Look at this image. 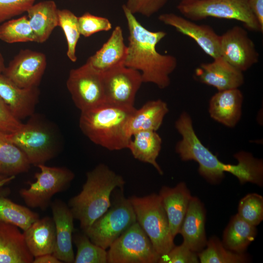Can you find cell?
I'll return each mask as SVG.
<instances>
[{
	"instance_id": "6da1fadb",
	"label": "cell",
	"mask_w": 263,
	"mask_h": 263,
	"mask_svg": "<svg viewBox=\"0 0 263 263\" xmlns=\"http://www.w3.org/2000/svg\"><path fill=\"white\" fill-rule=\"evenodd\" d=\"M181 139L175 146L176 152L184 161L193 160L198 165L199 174L212 184L220 183L227 172L235 176L241 184L247 182L262 187L263 185V160L250 152L240 151L234 155L236 165L221 162L201 142L196 135L190 115L183 112L175 123Z\"/></svg>"
},
{
	"instance_id": "7a4b0ae2",
	"label": "cell",
	"mask_w": 263,
	"mask_h": 263,
	"mask_svg": "<svg viewBox=\"0 0 263 263\" xmlns=\"http://www.w3.org/2000/svg\"><path fill=\"white\" fill-rule=\"evenodd\" d=\"M122 9L129 32L124 66L140 72L143 82L152 83L162 89L168 87L170 83V75L175 70L177 60L174 56L161 54L156 50L157 44L167 33L149 30L125 4Z\"/></svg>"
},
{
	"instance_id": "3957f363",
	"label": "cell",
	"mask_w": 263,
	"mask_h": 263,
	"mask_svg": "<svg viewBox=\"0 0 263 263\" xmlns=\"http://www.w3.org/2000/svg\"><path fill=\"white\" fill-rule=\"evenodd\" d=\"M125 183L121 175L103 164L87 173L82 190L68 204L83 231L110 208L112 192L117 188H122Z\"/></svg>"
},
{
	"instance_id": "277c9868",
	"label": "cell",
	"mask_w": 263,
	"mask_h": 263,
	"mask_svg": "<svg viewBox=\"0 0 263 263\" xmlns=\"http://www.w3.org/2000/svg\"><path fill=\"white\" fill-rule=\"evenodd\" d=\"M135 110L105 103L81 112L79 127L93 143L110 150L127 149L129 120Z\"/></svg>"
},
{
	"instance_id": "5b68a950",
	"label": "cell",
	"mask_w": 263,
	"mask_h": 263,
	"mask_svg": "<svg viewBox=\"0 0 263 263\" xmlns=\"http://www.w3.org/2000/svg\"><path fill=\"white\" fill-rule=\"evenodd\" d=\"M9 139L25 154L31 165L37 166L54 158L60 149L59 136L53 125L41 115L33 114Z\"/></svg>"
},
{
	"instance_id": "8992f818",
	"label": "cell",
	"mask_w": 263,
	"mask_h": 263,
	"mask_svg": "<svg viewBox=\"0 0 263 263\" xmlns=\"http://www.w3.org/2000/svg\"><path fill=\"white\" fill-rule=\"evenodd\" d=\"M136 222L147 235L157 253H167L174 246L168 217L159 194L129 198Z\"/></svg>"
},
{
	"instance_id": "52a82bcc",
	"label": "cell",
	"mask_w": 263,
	"mask_h": 263,
	"mask_svg": "<svg viewBox=\"0 0 263 263\" xmlns=\"http://www.w3.org/2000/svg\"><path fill=\"white\" fill-rule=\"evenodd\" d=\"M179 11L191 20L212 17L233 19L244 23L249 29L263 32L251 11L248 0H198L180 1Z\"/></svg>"
},
{
	"instance_id": "ba28073f",
	"label": "cell",
	"mask_w": 263,
	"mask_h": 263,
	"mask_svg": "<svg viewBox=\"0 0 263 263\" xmlns=\"http://www.w3.org/2000/svg\"><path fill=\"white\" fill-rule=\"evenodd\" d=\"M136 222L129 199L119 194L110 208L83 232L93 243L107 249Z\"/></svg>"
},
{
	"instance_id": "9c48e42d",
	"label": "cell",
	"mask_w": 263,
	"mask_h": 263,
	"mask_svg": "<svg viewBox=\"0 0 263 263\" xmlns=\"http://www.w3.org/2000/svg\"><path fill=\"white\" fill-rule=\"evenodd\" d=\"M39 172L35 174L36 181L29 182L28 188H22L19 195L29 207L45 210L56 193L65 190L75 177L72 171L63 167L37 166Z\"/></svg>"
},
{
	"instance_id": "30bf717a",
	"label": "cell",
	"mask_w": 263,
	"mask_h": 263,
	"mask_svg": "<svg viewBox=\"0 0 263 263\" xmlns=\"http://www.w3.org/2000/svg\"><path fill=\"white\" fill-rule=\"evenodd\" d=\"M108 263H156L160 255L136 222L108 248Z\"/></svg>"
},
{
	"instance_id": "8fae6325",
	"label": "cell",
	"mask_w": 263,
	"mask_h": 263,
	"mask_svg": "<svg viewBox=\"0 0 263 263\" xmlns=\"http://www.w3.org/2000/svg\"><path fill=\"white\" fill-rule=\"evenodd\" d=\"M66 86L75 105L81 112L106 103L102 75L87 62L70 70Z\"/></svg>"
},
{
	"instance_id": "7c38bea8",
	"label": "cell",
	"mask_w": 263,
	"mask_h": 263,
	"mask_svg": "<svg viewBox=\"0 0 263 263\" xmlns=\"http://www.w3.org/2000/svg\"><path fill=\"white\" fill-rule=\"evenodd\" d=\"M102 75L106 103L134 107L136 94L143 82L140 72L122 66Z\"/></svg>"
},
{
	"instance_id": "4fadbf2b",
	"label": "cell",
	"mask_w": 263,
	"mask_h": 263,
	"mask_svg": "<svg viewBox=\"0 0 263 263\" xmlns=\"http://www.w3.org/2000/svg\"><path fill=\"white\" fill-rule=\"evenodd\" d=\"M220 56L243 72L259 61L255 44L243 28L235 26L220 36Z\"/></svg>"
},
{
	"instance_id": "5bb4252c",
	"label": "cell",
	"mask_w": 263,
	"mask_h": 263,
	"mask_svg": "<svg viewBox=\"0 0 263 263\" xmlns=\"http://www.w3.org/2000/svg\"><path fill=\"white\" fill-rule=\"evenodd\" d=\"M46 66V56L42 52L21 49L2 74L20 88L38 87Z\"/></svg>"
},
{
	"instance_id": "9a60e30c",
	"label": "cell",
	"mask_w": 263,
	"mask_h": 263,
	"mask_svg": "<svg viewBox=\"0 0 263 263\" xmlns=\"http://www.w3.org/2000/svg\"><path fill=\"white\" fill-rule=\"evenodd\" d=\"M158 19L193 39L201 49L213 59L220 56V36L210 26L197 24L184 17L172 13L161 14Z\"/></svg>"
},
{
	"instance_id": "2e32d148",
	"label": "cell",
	"mask_w": 263,
	"mask_h": 263,
	"mask_svg": "<svg viewBox=\"0 0 263 263\" xmlns=\"http://www.w3.org/2000/svg\"><path fill=\"white\" fill-rule=\"evenodd\" d=\"M54 222L56 243L53 254L62 263H73L75 255L73 248L74 217L68 205L56 199L50 206Z\"/></svg>"
},
{
	"instance_id": "e0dca14e",
	"label": "cell",
	"mask_w": 263,
	"mask_h": 263,
	"mask_svg": "<svg viewBox=\"0 0 263 263\" xmlns=\"http://www.w3.org/2000/svg\"><path fill=\"white\" fill-rule=\"evenodd\" d=\"M196 79L215 87L218 91L239 88L244 83L242 72L226 61L222 56L210 63H202L194 72Z\"/></svg>"
},
{
	"instance_id": "ac0fdd59",
	"label": "cell",
	"mask_w": 263,
	"mask_h": 263,
	"mask_svg": "<svg viewBox=\"0 0 263 263\" xmlns=\"http://www.w3.org/2000/svg\"><path fill=\"white\" fill-rule=\"evenodd\" d=\"M39 95L38 87L20 88L0 73V97L19 120L34 114Z\"/></svg>"
},
{
	"instance_id": "d6986e66",
	"label": "cell",
	"mask_w": 263,
	"mask_h": 263,
	"mask_svg": "<svg viewBox=\"0 0 263 263\" xmlns=\"http://www.w3.org/2000/svg\"><path fill=\"white\" fill-rule=\"evenodd\" d=\"M206 214L203 203L198 197L192 196L179 234L183 237V243L197 253L204 249L207 241Z\"/></svg>"
},
{
	"instance_id": "ffe728a7",
	"label": "cell",
	"mask_w": 263,
	"mask_h": 263,
	"mask_svg": "<svg viewBox=\"0 0 263 263\" xmlns=\"http://www.w3.org/2000/svg\"><path fill=\"white\" fill-rule=\"evenodd\" d=\"M243 99L239 88L218 91L209 102L210 116L225 126L234 127L242 116Z\"/></svg>"
},
{
	"instance_id": "44dd1931",
	"label": "cell",
	"mask_w": 263,
	"mask_h": 263,
	"mask_svg": "<svg viewBox=\"0 0 263 263\" xmlns=\"http://www.w3.org/2000/svg\"><path fill=\"white\" fill-rule=\"evenodd\" d=\"M158 194L168 217L171 233L174 238L179 234L192 196L183 182L174 187L163 186Z\"/></svg>"
},
{
	"instance_id": "7402d4cb",
	"label": "cell",
	"mask_w": 263,
	"mask_h": 263,
	"mask_svg": "<svg viewBox=\"0 0 263 263\" xmlns=\"http://www.w3.org/2000/svg\"><path fill=\"white\" fill-rule=\"evenodd\" d=\"M128 51L124 42L123 31L119 26L113 31L108 40L87 61L101 74L124 66Z\"/></svg>"
},
{
	"instance_id": "603a6c76",
	"label": "cell",
	"mask_w": 263,
	"mask_h": 263,
	"mask_svg": "<svg viewBox=\"0 0 263 263\" xmlns=\"http://www.w3.org/2000/svg\"><path fill=\"white\" fill-rule=\"evenodd\" d=\"M34 259L19 228L0 221V263H32Z\"/></svg>"
},
{
	"instance_id": "cb8c5ba5",
	"label": "cell",
	"mask_w": 263,
	"mask_h": 263,
	"mask_svg": "<svg viewBox=\"0 0 263 263\" xmlns=\"http://www.w3.org/2000/svg\"><path fill=\"white\" fill-rule=\"evenodd\" d=\"M26 244L35 258L53 254L56 243V229L52 218H39L23 232Z\"/></svg>"
},
{
	"instance_id": "d4e9b609",
	"label": "cell",
	"mask_w": 263,
	"mask_h": 263,
	"mask_svg": "<svg viewBox=\"0 0 263 263\" xmlns=\"http://www.w3.org/2000/svg\"><path fill=\"white\" fill-rule=\"evenodd\" d=\"M58 10L52 0L34 3L27 10V16L34 35V42H45L58 26Z\"/></svg>"
},
{
	"instance_id": "484cf974",
	"label": "cell",
	"mask_w": 263,
	"mask_h": 263,
	"mask_svg": "<svg viewBox=\"0 0 263 263\" xmlns=\"http://www.w3.org/2000/svg\"><path fill=\"white\" fill-rule=\"evenodd\" d=\"M169 112L167 104L161 99L146 102L139 109L134 110L127 126L129 136L143 131H157Z\"/></svg>"
},
{
	"instance_id": "4316f807",
	"label": "cell",
	"mask_w": 263,
	"mask_h": 263,
	"mask_svg": "<svg viewBox=\"0 0 263 263\" xmlns=\"http://www.w3.org/2000/svg\"><path fill=\"white\" fill-rule=\"evenodd\" d=\"M162 139L156 131H143L134 133L127 149L134 158L151 165L160 175L163 171L157 162L161 149Z\"/></svg>"
},
{
	"instance_id": "83f0119b",
	"label": "cell",
	"mask_w": 263,
	"mask_h": 263,
	"mask_svg": "<svg viewBox=\"0 0 263 263\" xmlns=\"http://www.w3.org/2000/svg\"><path fill=\"white\" fill-rule=\"evenodd\" d=\"M256 226L244 220L237 213L233 216L225 228L222 243L227 249L244 253L257 235Z\"/></svg>"
},
{
	"instance_id": "f1b7e54d",
	"label": "cell",
	"mask_w": 263,
	"mask_h": 263,
	"mask_svg": "<svg viewBox=\"0 0 263 263\" xmlns=\"http://www.w3.org/2000/svg\"><path fill=\"white\" fill-rule=\"evenodd\" d=\"M31 164L22 151L0 132V174L15 176L29 170Z\"/></svg>"
},
{
	"instance_id": "f546056e",
	"label": "cell",
	"mask_w": 263,
	"mask_h": 263,
	"mask_svg": "<svg viewBox=\"0 0 263 263\" xmlns=\"http://www.w3.org/2000/svg\"><path fill=\"white\" fill-rule=\"evenodd\" d=\"M206 246L205 249L197 253L201 263H244L250 261L245 253H237L226 248L216 236L210 237Z\"/></svg>"
},
{
	"instance_id": "4dcf8cb0",
	"label": "cell",
	"mask_w": 263,
	"mask_h": 263,
	"mask_svg": "<svg viewBox=\"0 0 263 263\" xmlns=\"http://www.w3.org/2000/svg\"><path fill=\"white\" fill-rule=\"evenodd\" d=\"M39 216L28 207L17 204L4 196H0V221L14 225L23 231Z\"/></svg>"
},
{
	"instance_id": "1f68e13d",
	"label": "cell",
	"mask_w": 263,
	"mask_h": 263,
	"mask_svg": "<svg viewBox=\"0 0 263 263\" xmlns=\"http://www.w3.org/2000/svg\"><path fill=\"white\" fill-rule=\"evenodd\" d=\"M0 39L7 43L34 42V35L27 15L1 23Z\"/></svg>"
},
{
	"instance_id": "d6a6232c",
	"label": "cell",
	"mask_w": 263,
	"mask_h": 263,
	"mask_svg": "<svg viewBox=\"0 0 263 263\" xmlns=\"http://www.w3.org/2000/svg\"><path fill=\"white\" fill-rule=\"evenodd\" d=\"M73 242L77 248L74 263H108L106 249L93 243L84 232L75 234Z\"/></svg>"
},
{
	"instance_id": "836d02e7",
	"label": "cell",
	"mask_w": 263,
	"mask_h": 263,
	"mask_svg": "<svg viewBox=\"0 0 263 263\" xmlns=\"http://www.w3.org/2000/svg\"><path fill=\"white\" fill-rule=\"evenodd\" d=\"M58 26L63 30L65 36L67 51V56L72 62L77 61L76 48L80 36L78 17L67 9L58 10Z\"/></svg>"
},
{
	"instance_id": "e575fe53",
	"label": "cell",
	"mask_w": 263,
	"mask_h": 263,
	"mask_svg": "<svg viewBox=\"0 0 263 263\" xmlns=\"http://www.w3.org/2000/svg\"><path fill=\"white\" fill-rule=\"evenodd\" d=\"M238 215L255 226L263 220V197L256 193H248L242 198L238 207Z\"/></svg>"
},
{
	"instance_id": "d590c367",
	"label": "cell",
	"mask_w": 263,
	"mask_h": 263,
	"mask_svg": "<svg viewBox=\"0 0 263 263\" xmlns=\"http://www.w3.org/2000/svg\"><path fill=\"white\" fill-rule=\"evenodd\" d=\"M78 23L80 35L85 38L99 32L108 31L112 28V24L108 19L89 12L78 17Z\"/></svg>"
},
{
	"instance_id": "8d00e7d4",
	"label": "cell",
	"mask_w": 263,
	"mask_h": 263,
	"mask_svg": "<svg viewBox=\"0 0 263 263\" xmlns=\"http://www.w3.org/2000/svg\"><path fill=\"white\" fill-rule=\"evenodd\" d=\"M159 263H200L197 253L190 250L183 243L174 246L167 253L161 255Z\"/></svg>"
},
{
	"instance_id": "74e56055",
	"label": "cell",
	"mask_w": 263,
	"mask_h": 263,
	"mask_svg": "<svg viewBox=\"0 0 263 263\" xmlns=\"http://www.w3.org/2000/svg\"><path fill=\"white\" fill-rule=\"evenodd\" d=\"M36 0H0V23L26 13Z\"/></svg>"
},
{
	"instance_id": "f35d334b",
	"label": "cell",
	"mask_w": 263,
	"mask_h": 263,
	"mask_svg": "<svg viewBox=\"0 0 263 263\" xmlns=\"http://www.w3.org/2000/svg\"><path fill=\"white\" fill-rule=\"evenodd\" d=\"M168 0H127L124 4L133 14H140L150 17L158 12Z\"/></svg>"
},
{
	"instance_id": "ab89813d",
	"label": "cell",
	"mask_w": 263,
	"mask_h": 263,
	"mask_svg": "<svg viewBox=\"0 0 263 263\" xmlns=\"http://www.w3.org/2000/svg\"><path fill=\"white\" fill-rule=\"evenodd\" d=\"M22 125L0 97V132L11 133L19 130Z\"/></svg>"
},
{
	"instance_id": "60d3db41",
	"label": "cell",
	"mask_w": 263,
	"mask_h": 263,
	"mask_svg": "<svg viewBox=\"0 0 263 263\" xmlns=\"http://www.w3.org/2000/svg\"><path fill=\"white\" fill-rule=\"evenodd\" d=\"M251 11L263 30V0H248Z\"/></svg>"
},
{
	"instance_id": "b9f144b4",
	"label": "cell",
	"mask_w": 263,
	"mask_h": 263,
	"mask_svg": "<svg viewBox=\"0 0 263 263\" xmlns=\"http://www.w3.org/2000/svg\"><path fill=\"white\" fill-rule=\"evenodd\" d=\"M15 176H6L0 174V196H4L10 193V189L5 186L13 180Z\"/></svg>"
},
{
	"instance_id": "7bdbcfd3",
	"label": "cell",
	"mask_w": 263,
	"mask_h": 263,
	"mask_svg": "<svg viewBox=\"0 0 263 263\" xmlns=\"http://www.w3.org/2000/svg\"><path fill=\"white\" fill-rule=\"evenodd\" d=\"M33 263H61L53 254H46L35 257Z\"/></svg>"
},
{
	"instance_id": "ee69618b",
	"label": "cell",
	"mask_w": 263,
	"mask_h": 263,
	"mask_svg": "<svg viewBox=\"0 0 263 263\" xmlns=\"http://www.w3.org/2000/svg\"><path fill=\"white\" fill-rule=\"evenodd\" d=\"M5 68L4 58L2 54L0 53V73H2Z\"/></svg>"
},
{
	"instance_id": "f6af8a7d",
	"label": "cell",
	"mask_w": 263,
	"mask_h": 263,
	"mask_svg": "<svg viewBox=\"0 0 263 263\" xmlns=\"http://www.w3.org/2000/svg\"><path fill=\"white\" fill-rule=\"evenodd\" d=\"M193 0H181V1H193Z\"/></svg>"
}]
</instances>
